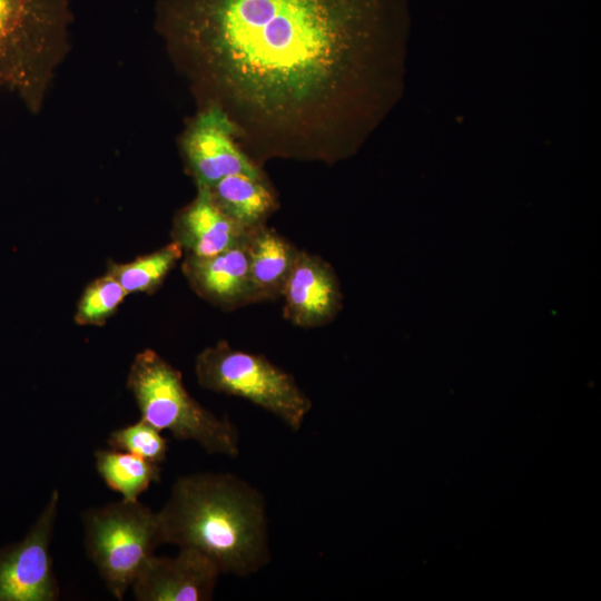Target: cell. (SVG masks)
Instances as JSON below:
<instances>
[{
  "instance_id": "11",
  "label": "cell",
  "mask_w": 601,
  "mask_h": 601,
  "mask_svg": "<svg viewBox=\"0 0 601 601\" xmlns=\"http://www.w3.org/2000/svg\"><path fill=\"white\" fill-rule=\"evenodd\" d=\"M183 272L196 294L223 309L254 303L246 242L208 257L186 256Z\"/></svg>"
},
{
  "instance_id": "15",
  "label": "cell",
  "mask_w": 601,
  "mask_h": 601,
  "mask_svg": "<svg viewBox=\"0 0 601 601\" xmlns=\"http://www.w3.org/2000/svg\"><path fill=\"white\" fill-rule=\"evenodd\" d=\"M95 466L109 489L124 500L137 501L151 483L160 481L159 464L128 452L114 449L97 450Z\"/></svg>"
},
{
  "instance_id": "14",
  "label": "cell",
  "mask_w": 601,
  "mask_h": 601,
  "mask_svg": "<svg viewBox=\"0 0 601 601\" xmlns=\"http://www.w3.org/2000/svg\"><path fill=\"white\" fill-rule=\"evenodd\" d=\"M216 204L245 230L265 224L276 199L264 177L230 175L209 189Z\"/></svg>"
},
{
  "instance_id": "2",
  "label": "cell",
  "mask_w": 601,
  "mask_h": 601,
  "mask_svg": "<svg viewBox=\"0 0 601 601\" xmlns=\"http://www.w3.org/2000/svg\"><path fill=\"white\" fill-rule=\"evenodd\" d=\"M157 515L162 544L195 549L221 573L248 577L270 559L265 499L234 474L178 477Z\"/></svg>"
},
{
  "instance_id": "18",
  "label": "cell",
  "mask_w": 601,
  "mask_h": 601,
  "mask_svg": "<svg viewBox=\"0 0 601 601\" xmlns=\"http://www.w3.org/2000/svg\"><path fill=\"white\" fill-rule=\"evenodd\" d=\"M110 449L131 453L160 464L166 460L168 442L161 431L140 418L112 431L107 440Z\"/></svg>"
},
{
  "instance_id": "9",
  "label": "cell",
  "mask_w": 601,
  "mask_h": 601,
  "mask_svg": "<svg viewBox=\"0 0 601 601\" xmlns=\"http://www.w3.org/2000/svg\"><path fill=\"white\" fill-rule=\"evenodd\" d=\"M220 573L204 553L179 548L175 556L154 554L130 588L137 601H208Z\"/></svg>"
},
{
  "instance_id": "8",
  "label": "cell",
  "mask_w": 601,
  "mask_h": 601,
  "mask_svg": "<svg viewBox=\"0 0 601 601\" xmlns=\"http://www.w3.org/2000/svg\"><path fill=\"white\" fill-rule=\"evenodd\" d=\"M238 129L220 108H200L181 138L186 165L197 188H213L230 175L263 177L257 166L236 145Z\"/></svg>"
},
{
  "instance_id": "6",
  "label": "cell",
  "mask_w": 601,
  "mask_h": 601,
  "mask_svg": "<svg viewBox=\"0 0 601 601\" xmlns=\"http://www.w3.org/2000/svg\"><path fill=\"white\" fill-rule=\"evenodd\" d=\"M195 373L201 387L244 398L292 431L302 428L312 410L311 398L293 375L265 356L233 348L224 341L198 354Z\"/></svg>"
},
{
  "instance_id": "5",
  "label": "cell",
  "mask_w": 601,
  "mask_h": 601,
  "mask_svg": "<svg viewBox=\"0 0 601 601\" xmlns=\"http://www.w3.org/2000/svg\"><path fill=\"white\" fill-rule=\"evenodd\" d=\"M86 554L109 592L122 600L145 563L162 544L157 512L121 499L82 515Z\"/></svg>"
},
{
  "instance_id": "17",
  "label": "cell",
  "mask_w": 601,
  "mask_h": 601,
  "mask_svg": "<svg viewBox=\"0 0 601 601\" xmlns=\"http://www.w3.org/2000/svg\"><path fill=\"white\" fill-rule=\"evenodd\" d=\"M128 294L109 273L91 282L83 290L75 315L78 325L101 326Z\"/></svg>"
},
{
  "instance_id": "7",
  "label": "cell",
  "mask_w": 601,
  "mask_h": 601,
  "mask_svg": "<svg viewBox=\"0 0 601 601\" xmlns=\"http://www.w3.org/2000/svg\"><path fill=\"white\" fill-rule=\"evenodd\" d=\"M59 499V491H52L24 539L0 548V601L59 599L50 555Z\"/></svg>"
},
{
  "instance_id": "13",
  "label": "cell",
  "mask_w": 601,
  "mask_h": 601,
  "mask_svg": "<svg viewBox=\"0 0 601 601\" xmlns=\"http://www.w3.org/2000/svg\"><path fill=\"white\" fill-rule=\"evenodd\" d=\"M246 250L254 303L282 296L299 249L264 224L248 230Z\"/></svg>"
},
{
  "instance_id": "16",
  "label": "cell",
  "mask_w": 601,
  "mask_h": 601,
  "mask_svg": "<svg viewBox=\"0 0 601 601\" xmlns=\"http://www.w3.org/2000/svg\"><path fill=\"white\" fill-rule=\"evenodd\" d=\"M181 255V247L173 240L160 249L137 257L132 262L110 263L107 273L120 283L127 294L152 293L161 285Z\"/></svg>"
},
{
  "instance_id": "3",
  "label": "cell",
  "mask_w": 601,
  "mask_h": 601,
  "mask_svg": "<svg viewBox=\"0 0 601 601\" xmlns=\"http://www.w3.org/2000/svg\"><path fill=\"white\" fill-rule=\"evenodd\" d=\"M70 0H0V88L41 112L70 50Z\"/></svg>"
},
{
  "instance_id": "1",
  "label": "cell",
  "mask_w": 601,
  "mask_h": 601,
  "mask_svg": "<svg viewBox=\"0 0 601 601\" xmlns=\"http://www.w3.org/2000/svg\"><path fill=\"white\" fill-rule=\"evenodd\" d=\"M408 0H157L155 27L200 108L267 154H355L398 102Z\"/></svg>"
},
{
  "instance_id": "4",
  "label": "cell",
  "mask_w": 601,
  "mask_h": 601,
  "mask_svg": "<svg viewBox=\"0 0 601 601\" xmlns=\"http://www.w3.org/2000/svg\"><path fill=\"white\" fill-rule=\"evenodd\" d=\"M127 387L142 420L180 441H194L208 454L236 457L239 433L228 420L200 405L186 390L181 373L152 349L135 356Z\"/></svg>"
},
{
  "instance_id": "10",
  "label": "cell",
  "mask_w": 601,
  "mask_h": 601,
  "mask_svg": "<svg viewBox=\"0 0 601 601\" xmlns=\"http://www.w3.org/2000/svg\"><path fill=\"white\" fill-rule=\"evenodd\" d=\"M282 296L284 317L305 328L329 323L342 304L339 283L332 266L303 250L297 255Z\"/></svg>"
},
{
  "instance_id": "12",
  "label": "cell",
  "mask_w": 601,
  "mask_h": 601,
  "mask_svg": "<svg viewBox=\"0 0 601 601\" xmlns=\"http://www.w3.org/2000/svg\"><path fill=\"white\" fill-rule=\"evenodd\" d=\"M248 231L214 200L209 189L197 188L195 199L175 217L173 240L186 256L208 257L246 242Z\"/></svg>"
}]
</instances>
